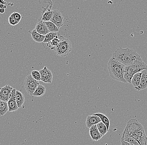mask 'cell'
Returning a JSON list of instances; mask_svg holds the SVG:
<instances>
[{
  "mask_svg": "<svg viewBox=\"0 0 147 145\" xmlns=\"http://www.w3.org/2000/svg\"><path fill=\"white\" fill-rule=\"evenodd\" d=\"M141 81L140 85L139 87L138 91L144 90L147 88V69L143 70L141 71Z\"/></svg>",
  "mask_w": 147,
  "mask_h": 145,
  "instance_id": "obj_15",
  "label": "cell"
},
{
  "mask_svg": "<svg viewBox=\"0 0 147 145\" xmlns=\"http://www.w3.org/2000/svg\"><path fill=\"white\" fill-rule=\"evenodd\" d=\"M60 39L58 37L55 38L53 40H51L50 42H49L50 45L49 47L51 50H54V48L58 46L60 42Z\"/></svg>",
  "mask_w": 147,
  "mask_h": 145,
  "instance_id": "obj_25",
  "label": "cell"
},
{
  "mask_svg": "<svg viewBox=\"0 0 147 145\" xmlns=\"http://www.w3.org/2000/svg\"><path fill=\"white\" fill-rule=\"evenodd\" d=\"M11 16H12L13 17H14L19 22H20L21 19H22V16H21V15L19 13L16 12H14L11 15Z\"/></svg>",
  "mask_w": 147,
  "mask_h": 145,
  "instance_id": "obj_29",
  "label": "cell"
},
{
  "mask_svg": "<svg viewBox=\"0 0 147 145\" xmlns=\"http://www.w3.org/2000/svg\"><path fill=\"white\" fill-rule=\"evenodd\" d=\"M39 84V82L34 79L31 74L27 76L24 82L26 90L31 96L33 95V93Z\"/></svg>",
  "mask_w": 147,
  "mask_h": 145,
  "instance_id": "obj_6",
  "label": "cell"
},
{
  "mask_svg": "<svg viewBox=\"0 0 147 145\" xmlns=\"http://www.w3.org/2000/svg\"><path fill=\"white\" fill-rule=\"evenodd\" d=\"M123 140L126 141V142H128V143H130V144H133L134 145H140L138 141L136 140L135 138H124Z\"/></svg>",
  "mask_w": 147,
  "mask_h": 145,
  "instance_id": "obj_27",
  "label": "cell"
},
{
  "mask_svg": "<svg viewBox=\"0 0 147 145\" xmlns=\"http://www.w3.org/2000/svg\"><path fill=\"white\" fill-rule=\"evenodd\" d=\"M16 90L15 88H13L9 97V100L7 102L9 112L16 111L19 108L16 99L15 93Z\"/></svg>",
  "mask_w": 147,
  "mask_h": 145,
  "instance_id": "obj_8",
  "label": "cell"
},
{
  "mask_svg": "<svg viewBox=\"0 0 147 145\" xmlns=\"http://www.w3.org/2000/svg\"><path fill=\"white\" fill-rule=\"evenodd\" d=\"M5 5L3 4H0V9H3V8H4L5 9V8H4Z\"/></svg>",
  "mask_w": 147,
  "mask_h": 145,
  "instance_id": "obj_32",
  "label": "cell"
},
{
  "mask_svg": "<svg viewBox=\"0 0 147 145\" xmlns=\"http://www.w3.org/2000/svg\"><path fill=\"white\" fill-rule=\"evenodd\" d=\"M93 115H96L100 117L102 122L106 126L107 130L109 131V128L110 127V122L109 118L107 116L104 114L102 113H96L94 114Z\"/></svg>",
  "mask_w": 147,
  "mask_h": 145,
  "instance_id": "obj_19",
  "label": "cell"
},
{
  "mask_svg": "<svg viewBox=\"0 0 147 145\" xmlns=\"http://www.w3.org/2000/svg\"><path fill=\"white\" fill-rule=\"evenodd\" d=\"M58 37L57 34L56 32H49L48 34L45 35V40L43 42V43H49L51 40H53L55 38Z\"/></svg>",
  "mask_w": 147,
  "mask_h": 145,
  "instance_id": "obj_24",
  "label": "cell"
},
{
  "mask_svg": "<svg viewBox=\"0 0 147 145\" xmlns=\"http://www.w3.org/2000/svg\"><path fill=\"white\" fill-rule=\"evenodd\" d=\"M128 137L135 138L140 145H147V137L144 127L136 119L129 120L122 134L121 139Z\"/></svg>",
  "mask_w": 147,
  "mask_h": 145,
  "instance_id": "obj_1",
  "label": "cell"
},
{
  "mask_svg": "<svg viewBox=\"0 0 147 145\" xmlns=\"http://www.w3.org/2000/svg\"><path fill=\"white\" fill-rule=\"evenodd\" d=\"M46 92V88L45 87L39 84L36 89L35 91L33 93L32 96L35 97H42L45 94Z\"/></svg>",
  "mask_w": 147,
  "mask_h": 145,
  "instance_id": "obj_18",
  "label": "cell"
},
{
  "mask_svg": "<svg viewBox=\"0 0 147 145\" xmlns=\"http://www.w3.org/2000/svg\"><path fill=\"white\" fill-rule=\"evenodd\" d=\"M89 133L92 140L94 141H99L103 136L98 131L96 125H92L89 128Z\"/></svg>",
  "mask_w": 147,
  "mask_h": 145,
  "instance_id": "obj_12",
  "label": "cell"
},
{
  "mask_svg": "<svg viewBox=\"0 0 147 145\" xmlns=\"http://www.w3.org/2000/svg\"><path fill=\"white\" fill-rule=\"evenodd\" d=\"M134 145L128 142L124 141L123 139H121V145Z\"/></svg>",
  "mask_w": 147,
  "mask_h": 145,
  "instance_id": "obj_30",
  "label": "cell"
},
{
  "mask_svg": "<svg viewBox=\"0 0 147 145\" xmlns=\"http://www.w3.org/2000/svg\"><path fill=\"white\" fill-rule=\"evenodd\" d=\"M13 89V88L9 85H6L3 87L0 88V100L8 102Z\"/></svg>",
  "mask_w": 147,
  "mask_h": 145,
  "instance_id": "obj_9",
  "label": "cell"
},
{
  "mask_svg": "<svg viewBox=\"0 0 147 145\" xmlns=\"http://www.w3.org/2000/svg\"><path fill=\"white\" fill-rule=\"evenodd\" d=\"M141 75H142V72L141 71L135 74L131 79V84L134 87L135 89L137 91L140 85Z\"/></svg>",
  "mask_w": 147,
  "mask_h": 145,
  "instance_id": "obj_14",
  "label": "cell"
},
{
  "mask_svg": "<svg viewBox=\"0 0 147 145\" xmlns=\"http://www.w3.org/2000/svg\"><path fill=\"white\" fill-rule=\"evenodd\" d=\"M125 67V65L113 57L110 58L107 66L110 77L116 81L127 83L124 78Z\"/></svg>",
  "mask_w": 147,
  "mask_h": 145,
  "instance_id": "obj_3",
  "label": "cell"
},
{
  "mask_svg": "<svg viewBox=\"0 0 147 145\" xmlns=\"http://www.w3.org/2000/svg\"><path fill=\"white\" fill-rule=\"evenodd\" d=\"M53 11L51 9H48L42 14L41 16V19L45 22L50 21L53 16Z\"/></svg>",
  "mask_w": 147,
  "mask_h": 145,
  "instance_id": "obj_20",
  "label": "cell"
},
{
  "mask_svg": "<svg viewBox=\"0 0 147 145\" xmlns=\"http://www.w3.org/2000/svg\"><path fill=\"white\" fill-rule=\"evenodd\" d=\"M58 46L54 48L55 54L61 57L67 56L72 50V45L70 40L67 38L60 36Z\"/></svg>",
  "mask_w": 147,
  "mask_h": 145,
  "instance_id": "obj_5",
  "label": "cell"
},
{
  "mask_svg": "<svg viewBox=\"0 0 147 145\" xmlns=\"http://www.w3.org/2000/svg\"><path fill=\"white\" fill-rule=\"evenodd\" d=\"M45 23L47 25V27L48 29L50 32H59V28L54 23L51 21L46 22Z\"/></svg>",
  "mask_w": 147,
  "mask_h": 145,
  "instance_id": "obj_23",
  "label": "cell"
},
{
  "mask_svg": "<svg viewBox=\"0 0 147 145\" xmlns=\"http://www.w3.org/2000/svg\"><path fill=\"white\" fill-rule=\"evenodd\" d=\"M35 29L38 33L44 35H46L50 32L47 27L45 22L41 19V16L38 18Z\"/></svg>",
  "mask_w": 147,
  "mask_h": 145,
  "instance_id": "obj_11",
  "label": "cell"
},
{
  "mask_svg": "<svg viewBox=\"0 0 147 145\" xmlns=\"http://www.w3.org/2000/svg\"><path fill=\"white\" fill-rule=\"evenodd\" d=\"M30 33H31L32 39L34 41L38 43H41V42H43L45 40V35L39 34L37 32L35 29H34Z\"/></svg>",
  "mask_w": 147,
  "mask_h": 145,
  "instance_id": "obj_16",
  "label": "cell"
},
{
  "mask_svg": "<svg viewBox=\"0 0 147 145\" xmlns=\"http://www.w3.org/2000/svg\"><path fill=\"white\" fill-rule=\"evenodd\" d=\"M100 122V118L98 116L93 114L92 115H89L86 119V125L88 128H90L92 125H96Z\"/></svg>",
  "mask_w": 147,
  "mask_h": 145,
  "instance_id": "obj_13",
  "label": "cell"
},
{
  "mask_svg": "<svg viewBox=\"0 0 147 145\" xmlns=\"http://www.w3.org/2000/svg\"><path fill=\"white\" fill-rule=\"evenodd\" d=\"M15 97L16 103H17L18 108H22V106H23V104L24 103L25 101L24 96L23 95L22 93L20 92V91L16 90Z\"/></svg>",
  "mask_w": 147,
  "mask_h": 145,
  "instance_id": "obj_17",
  "label": "cell"
},
{
  "mask_svg": "<svg viewBox=\"0 0 147 145\" xmlns=\"http://www.w3.org/2000/svg\"><path fill=\"white\" fill-rule=\"evenodd\" d=\"M5 12V9L3 8V9H0V13L3 14Z\"/></svg>",
  "mask_w": 147,
  "mask_h": 145,
  "instance_id": "obj_31",
  "label": "cell"
},
{
  "mask_svg": "<svg viewBox=\"0 0 147 145\" xmlns=\"http://www.w3.org/2000/svg\"><path fill=\"white\" fill-rule=\"evenodd\" d=\"M113 58L125 66L143 61L141 56L135 50L129 48H118L113 54Z\"/></svg>",
  "mask_w": 147,
  "mask_h": 145,
  "instance_id": "obj_2",
  "label": "cell"
},
{
  "mask_svg": "<svg viewBox=\"0 0 147 145\" xmlns=\"http://www.w3.org/2000/svg\"><path fill=\"white\" fill-rule=\"evenodd\" d=\"M145 69H147V65L143 61L131 65L125 66L124 79L127 83L131 84V79L133 76Z\"/></svg>",
  "mask_w": 147,
  "mask_h": 145,
  "instance_id": "obj_4",
  "label": "cell"
},
{
  "mask_svg": "<svg viewBox=\"0 0 147 145\" xmlns=\"http://www.w3.org/2000/svg\"><path fill=\"white\" fill-rule=\"evenodd\" d=\"M8 112H9L8 103L0 100V116H3Z\"/></svg>",
  "mask_w": 147,
  "mask_h": 145,
  "instance_id": "obj_21",
  "label": "cell"
},
{
  "mask_svg": "<svg viewBox=\"0 0 147 145\" xmlns=\"http://www.w3.org/2000/svg\"><path fill=\"white\" fill-rule=\"evenodd\" d=\"M31 75L34 79L36 80V81H41V76L40 73L39 71L37 70H34L31 72Z\"/></svg>",
  "mask_w": 147,
  "mask_h": 145,
  "instance_id": "obj_26",
  "label": "cell"
},
{
  "mask_svg": "<svg viewBox=\"0 0 147 145\" xmlns=\"http://www.w3.org/2000/svg\"><path fill=\"white\" fill-rule=\"evenodd\" d=\"M41 76V81L44 83L51 84L52 82L53 75L52 72L47 67H44L39 71Z\"/></svg>",
  "mask_w": 147,
  "mask_h": 145,
  "instance_id": "obj_7",
  "label": "cell"
},
{
  "mask_svg": "<svg viewBox=\"0 0 147 145\" xmlns=\"http://www.w3.org/2000/svg\"><path fill=\"white\" fill-rule=\"evenodd\" d=\"M9 22L11 25L15 26L18 24L19 22L13 17L12 16L10 15V17L9 18Z\"/></svg>",
  "mask_w": 147,
  "mask_h": 145,
  "instance_id": "obj_28",
  "label": "cell"
},
{
  "mask_svg": "<svg viewBox=\"0 0 147 145\" xmlns=\"http://www.w3.org/2000/svg\"><path fill=\"white\" fill-rule=\"evenodd\" d=\"M96 125L98 131L103 136L108 132L106 126L102 122L98 123Z\"/></svg>",
  "mask_w": 147,
  "mask_h": 145,
  "instance_id": "obj_22",
  "label": "cell"
},
{
  "mask_svg": "<svg viewBox=\"0 0 147 145\" xmlns=\"http://www.w3.org/2000/svg\"><path fill=\"white\" fill-rule=\"evenodd\" d=\"M53 12L54 14L50 21L54 23L59 28H60L64 25V19L63 16L58 10H54Z\"/></svg>",
  "mask_w": 147,
  "mask_h": 145,
  "instance_id": "obj_10",
  "label": "cell"
}]
</instances>
